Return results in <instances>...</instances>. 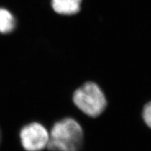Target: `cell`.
Returning <instances> with one entry per match:
<instances>
[{
	"mask_svg": "<svg viewBox=\"0 0 151 151\" xmlns=\"http://www.w3.org/2000/svg\"><path fill=\"white\" fill-rule=\"evenodd\" d=\"M46 150L50 151H82L85 132L82 124L71 116L57 120L49 129Z\"/></svg>",
	"mask_w": 151,
	"mask_h": 151,
	"instance_id": "6da1fadb",
	"label": "cell"
},
{
	"mask_svg": "<svg viewBox=\"0 0 151 151\" xmlns=\"http://www.w3.org/2000/svg\"><path fill=\"white\" fill-rule=\"evenodd\" d=\"M72 102L81 113L90 118L101 116L108 106V99L97 83L88 81L76 89L72 94Z\"/></svg>",
	"mask_w": 151,
	"mask_h": 151,
	"instance_id": "7a4b0ae2",
	"label": "cell"
},
{
	"mask_svg": "<svg viewBox=\"0 0 151 151\" xmlns=\"http://www.w3.org/2000/svg\"><path fill=\"white\" fill-rule=\"evenodd\" d=\"M49 129L43 123L32 122L22 128L20 139L25 151H44L49 141Z\"/></svg>",
	"mask_w": 151,
	"mask_h": 151,
	"instance_id": "3957f363",
	"label": "cell"
},
{
	"mask_svg": "<svg viewBox=\"0 0 151 151\" xmlns=\"http://www.w3.org/2000/svg\"><path fill=\"white\" fill-rule=\"evenodd\" d=\"M81 0H52L54 11L61 15H73L80 11Z\"/></svg>",
	"mask_w": 151,
	"mask_h": 151,
	"instance_id": "277c9868",
	"label": "cell"
},
{
	"mask_svg": "<svg viewBox=\"0 0 151 151\" xmlns=\"http://www.w3.org/2000/svg\"><path fill=\"white\" fill-rule=\"evenodd\" d=\"M15 27V19L9 11L0 8V32L7 34Z\"/></svg>",
	"mask_w": 151,
	"mask_h": 151,
	"instance_id": "5b68a950",
	"label": "cell"
},
{
	"mask_svg": "<svg viewBox=\"0 0 151 151\" xmlns=\"http://www.w3.org/2000/svg\"><path fill=\"white\" fill-rule=\"evenodd\" d=\"M141 118L145 125L151 130V100L147 101L141 109Z\"/></svg>",
	"mask_w": 151,
	"mask_h": 151,
	"instance_id": "8992f818",
	"label": "cell"
}]
</instances>
